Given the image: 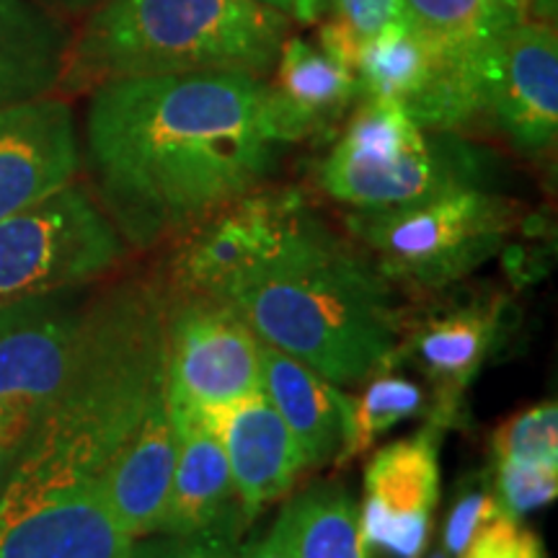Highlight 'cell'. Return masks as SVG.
Listing matches in <instances>:
<instances>
[{
	"instance_id": "6da1fadb",
	"label": "cell",
	"mask_w": 558,
	"mask_h": 558,
	"mask_svg": "<svg viewBox=\"0 0 558 558\" xmlns=\"http://www.w3.org/2000/svg\"><path fill=\"white\" fill-rule=\"evenodd\" d=\"M284 148L269 81L243 70L114 78L94 88L86 114L96 197L137 248L259 190Z\"/></svg>"
},
{
	"instance_id": "7a4b0ae2",
	"label": "cell",
	"mask_w": 558,
	"mask_h": 558,
	"mask_svg": "<svg viewBox=\"0 0 558 558\" xmlns=\"http://www.w3.org/2000/svg\"><path fill=\"white\" fill-rule=\"evenodd\" d=\"M166 300L148 279H124L90 295L68 378L34 424L0 492V509L101 486L166 380Z\"/></svg>"
},
{
	"instance_id": "3957f363",
	"label": "cell",
	"mask_w": 558,
	"mask_h": 558,
	"mask_svg": "<svg viewBox=\"0 0 558 558\" xmlns=\"http://www.w3.org/2000/svg\"><path fill=\"white\" fill-rule=\"evenodd\" d=\"M264 344L354 386L399 352V311L373 262L341 243L324 220L243 277L226 298Z\"/></svg>"
},
{
	"instance_id": "277c9868",
	"label": "cell",
	"mask_w": 558,
	"mask_h": 558,
	"mask_svg": "<svg viewBox=\"0 0 558 558\" xmlns=\"http://www.w3.org/2000/svg\"><path fill=\"white\" fill-rule=\"evenodd\" d=\"M290 19L256 0H104L70 41L65 86L243 70L267 78Z\"/></svg>"
},
{
	"instance_id": "5b68a950",
	"label": "cell",
	"mask_w": 558,
	"mask_h": 558,
	"mask_svg": "<svg viewBox=\"0 0 558 558\" xmlns=\"http://www.w3.org/2000/svg\"><path fill=\"white\" fill-rule=\"evenodd\" d=\"M514 220L512 199L492 190H463L383 213H349L347 228L388 282L437 292L494 259Z\"/></svg>"
},
{
	"instance_id": "8992f818",
	"label": "cell",
	"mask_w": 558,
	"mask_h": 558,
	"mask_svg": "<svg viewBox=\"0 0 558 558\" xmlns=\"http://www.w3.org/2000/svg\"><path fill=\"white\" fill-rule=\"evenodd\" d=\"M124 256V239L99 202L68 184L0 220V308L88 288Z\"/></svg>"
},
{
	"instance_id": "52a82bcc",
	"label": "cell",
	"mask_w": 558,
	"mask_h": 558,
	"mask_svg": "<svg viewBox=\"0 0 558 558\" xmlns=\"http://www.w3.org/2000/svg\"><path fill=\"white\" fill-rule=\"evenodd\" d=\"M166 388L173 403L202 414L262 390V339L228 300H166Z\"/></svg>"
},
{
	"instance_id": "ba28073f",
	"label": "cell",
	"mask_w": 558,
	"mask_h": 558,
	"mask_svg": "<svg viewBox=\"0 0 558 558\" xmlns=\"http://www.w3.org/2000/svg\"><path fill=\"white\" fill-rule=\"evenodd\" d=\"M320 218L298 190H254L186 233L173 256L177 295L226 298Z\"/></svg>"
},
{
	"instance_id": "9c48e42d",
	"label": "cell",
	"mask_w": 558,
	"mask_h": 558,
	"mask_svg": "<svg viewBox=\"0 0 558 558\" xmlns=\"http://www.w3.org/2000/svg\"><path fill=\"white\" fill-rule=\"evenodd\" d=\"M492 179V156L442 130H424L414 145L388 158H354L331 148L318 166L320 190L349 213H383L450 192L488 190Z\"/></svg>"
},
{
	"instance_id": "30bf717a",
	"label": "cell",
	"mask_w": 558,
	"mask_h": 558,
	"mask_svg": "<svg viewBox=\"0 0 558 558\" xmlns=\"http://www.w3.org/2000/svg\"><path fill=\"white\" fill-rule=\"evenodd\" d=\"M88 300L73 288L0 308V422L32 435L68 378Z\"/></svg>"
},
{
	"instance_id": "8fae6325",
	"label": "cell",
	"mask_w": 558,
	"mask_h": 558,
	"mask_svg": "<svg viewBox=\"0 0 558 558\" xmlns=\"http://www.w3.org/2000/svg\"><path fill=\"white\" fill-rule=\"evenodd\" d=\"M527 158H546L558 135V37L548 21L522 19L486 50L481 117Z\"/></svg>"
},
{
	"instance_id": "7c38bea8",
	"label": "cell",
	"mask_w": 558,
	"mask_h": 558,
	"mask_svg": "<svg viewBox=\"0 0 558 558\" xmlns=\"http://www.w3.org/2000/svg\"><path fill=\"white\" fill-rule=\"evenodd\" d=\"M439 442L442 427L432 422L418 435L386 445L367 463L360 512L365 556L422 558L439 501Z\"/></svg>"
},
{
	"instance_id": "4fadbf2b",
	"label": "cell",
	"mask_w": 558,
	"mask_h": 558,
	"mask_svg": "<svg viewBox=\"0 0 558 558\" xmlns=\"http://www.w3.org/2000/svg\"><path fill=\"white\" fill-rule=\"evenodd\" d=\"M78 132L65 101L41 99L0 109V220L73 184Z\"/></svg>"
},
{
	"instance_id": "5bb4252c",
	"label": "cell",
	"mask_w": 558,
	"mask_h": 558,
	"mask_svg": "<svg viewBox=\"0 0 558 558\" xmlns=\"http://www.w3.org/2000/svg\"><path fill=\"white\" fill-rule=\"evenodd\" d=\"M507 300L476 298L432 313L411 331L407 354L427 375L435 393L432 422L442 429L458 422L465 390L507 333Z\"/></svg>"
},
{
	"instance_id": "9a60e30c",
	"label": "cell",
	"mask_w": 558,
	"mask_h": 558,
	"mask_svg": "<svg viewBox=\"0 0 558 558\" xmlns=\"http://www.w3.org/2000/svg\"><path fill=\"white\" fill-rule=\"evenodd\" d=\"M132 546L101 486L0 509V558H130Z\"/></svg>"
},
{
	"instance_id": "2e32d148",
	"label": "cell",
	"mask_w": 558,
	"mask_h": 558,
	"mask_svg": "<svg viewBox=\"0 0 558 558\" xmlns=\"http://www.w3.org/2000/svg\"><path fill=\"white\" fill-rule=\"evenodd\" d=\"M173 465L177 424L163 380L132 437L101 476L104 501L130 538H145L160 530L169 505Z\"/></svg>"
},
{
	"instance_id": "e0dca14e",
	"label": "cell",
	"mask_w": 558,
	"mask_h": 558,
	"mask_svg": "<svg viewBox=\"0 0 558 558\" xmlns=\"http://www.w3.org/2000/svg\"><path fill=\"white\" fill-rule=\"evenodd\" d=\"M209 416L218 424L243 514L254 520L308 469L303 452L264 390Z\"/></svg>"
},
{
	"instance_id": "ac0fdd59",
	"label": "cell",
	"mask_w": 558,
	"mask_h": 558,
	"mask_svg": "<svg viewBox=\"0 0 558 558\" xmlns=\"http://www.w3.org/2000/svg\"><path fill=\"white\" fill-rule=\"evenodd\" d=\"M275 73L271 107L288 145L324 135L360 99L352 70L303 37L284 39Z\"/></svg>"
},
{
	"instance_id": "d6986e66",
	"label": "cell",
	"mask_w": 558,
	"mask_h": 558,
	"mask_svg": "<svg viewBox=\"0 0 558 558\" xmlns=\"http://www.w3.org/2000/svg\"><path fill=\"white\" fill-rule=\"evenodd\" d=\"M169 403L177 424V465L158 533L179 535L209 525L241 501L215 418L171 399Z\"/></svg>"
},
{
	"instance_id": "ffe728a7",
	"label": "cell",
	"mask_w": 558,
	"mask_h": 558,
	"mask_svg": "<svg viewBox=\"0 0 558 558\" xmlns=\"http://www.w3.org/2000/svg\"><path fill=\"white\" fill-rule=\"evenodd\" d=\"M262 390L288 424L308 469L339 456L349 399L333 383L262 341Z\"/></svg>"
},
{
	"instance_id": "44dd1931",
	"label": "cell",
	"mask_w": 558,
	"mask_h": 558,
	"mask_svg": "<svg viewBox=\"0 0 558 558\" xmlns=\"http://www.w3.org/2000/svg\"><path fill=\"white\" fill-rule=\"evenodd\" d=\"M73 34L37 0H0V109L50 96L62 83Z\"/></svg>"
},
{
	"instance_id": "7402d4cb",
	"label": "cell",
	"mask_w": 558,
	"mask_h": 558,
	"mask_svg": "<svg viewBox=\"0 0 558 558\" xmlns=\"http://www.w3.org/2000/svg\"><path fill=\"white\" fill-rule=\"evenodd\" d=\"M527 9L530 0H403L409 29L478 83L486 50L527 19Z\"/></svg>"
},
{
	"instance_id": "603a6c76",
	"label": "cell",
	"mask_w": 558,
	"mask_h": 558,
	"mask_svg": "<svg viewBox=\"0 0 558 558\" xmlns=\"http://www.w3.org/2000/svg\"><path fill=\"white\" fill-rule=\"evenodd\" d=\"M288 509L298 558H367L360 509L347 488L313 486L292 499Z\"/></svg>"
},
{
	"instance_id": "cb8c5ba5",
	"label": "cell",
	"mask_w": 558,
	"mask_h": 558,
	"mask_svg": "<svg viewBox=\"0 0 558 558\" xmlns=\"http://www.w3.org/2000/svg\"><path fill=\"white\" fill-rule=\"evenodd\" d=\"M432 403L418 383L378 369L369 375L360 399H349L344 439H341L339 463L357 458L375 439L386 435L396 424L422 416Z\"/></svg>"
},
{
	"instance_id": "d4e9b609",
	"label": "cell",
	"mask_w": 558,
	"mask_h": 558,
	"mask_svg": "<svg viewBox=\"0 0 558 558\" xmlns=\"http://www.w3.org/2000/svg\"><path fill=\"white\" fill-rule=\"evenodd\" d=\"M494 460L558 465V403L543 401L499 424L492 437Z\"/></svg>"
},
{
	"instance_id": "484cf974",
	"label": "cell",
	"mask_w": 558,
	"mask_h": 558,
	"mask_svg": "<svg viewBox=\"0 0 558 558\" xmlns=\"http://www.w3.org/2000/svg\"><path fill=\"white\" fill-rule=\"evenodd\" d=\"M248 522L241 505H235L215 522L192 533H163V538L132 546L130 558H235L241 533Z\"/></svg>"
},
{
	"instance_id": "4316f807",
	"label": "cell",
	"mask_w": 558,
	"mask_h": 558,
	"mask_svg": "<svg viewBox=\"0 0 558 558\" xmlns=\"http://www.w3.org/2000/svg\"><path fill=\"white\" fill-rule=\"evenodd\" d=\"M492 488L501 512L525 518L558 497V465L494 460Z\"/></svg>"
},
{
	"instance_id": "83f0119b",
	"label": "cell",
	"mask_w": 558,
	"mask_h": 558,
	"mask_svg": "<svg viewBox=\"0 0 558 558\" xmlns=\"http://www.w3.org/2000/svg\"><path fill=\"white\" fill-rule=\"evenodd\" d=\"M501 512L497 497H494L492 481L476 478L463 484L460 494L452 501L448 520H445V533H442V550L450 558H460L465 546H469L476 530L497 518Z\"/></svg>"
},
{
	"instance_id": "f1b7e54d",
	"label": "cell",
	"mask_w": 558,
	"mask_h": 558,
	"mask_svg": "<svg viewBox=\"0 0 558 558\" xmlns=\"http://www.w3.org/2000/svg\"><path fill=\"white\" fill-rule=\"evenodd\" d=\"M460 558H548L546 548L520 518L499 512L476 530Z\"/></svg>"
},
{
	"instance_id": "f546056e",
	"label": "cell",
	"mask_w": 558,
	"mask_h": 558,
	"mask_svg": "<svg viewBox=\"0 0 558 558\" xmlns=\"http://www.w3.org/2000/svg\"><path fill=\"white\" fill-rule=\"evenodd\" d=\"M339 24H344L357 39L407 24L403 0H329Z\"/></svg>"
},
{
	"instance_id": "4dcf8cb0",
	"label": "cell",
	"mask_w": 558,
	"mask_h": 558,
	"mask_svg": "<svg viewBox=\"0 0 558 558\" xmlns=\"http://www.w3.org/2000/svg\"><path fill=\"white\" fill-rule=\"evenodd\" d=\"M235 558H298L295 538H292L290 509L284 507L279 520L275 522V527L262 541H254L251 546L239 550Z\"/></svg>"
},
{
	"instance_id": "1f68e13d",
	"label": "cell",
	"mask_w": 558,
	"mask_h": 558,
	"mask_svg": "<svg viewBox=\"0 0 558 558\" xmlns=\"http://www.w3.org/2000/svg\"><path fill=\"white\" fill-rule=\"evenodd\" d=\"M26 439H29V432L0 422V492H3L5 481H9Z\"/></svg>"
},
{
	"instance_id": "d6a6232c",
	"label": "cell",
	"mask_w": 558,
	"mask_h": 558,
	"mask_svg": "<svg viewBox=\"0 0 558 558\" xmlns=\"http://www.w3.org/2000/svg\"><path fill=\"white\" fill-rule=\"evenodd\" d=\"M256 3L275 9L292 21H303V24L318 21L320 11H324V0H256Z\"/></svg>"
},
{
	"instance_id": "836d02e7",
	"label": "cell",
	"mask_w": 558,
	"mask_h": 558,
	"mask_svg": "<svg viewBox=\"0 0 558 558\" xmlns=\"http://www.w3.org/2000/svg\"><path fill=\"white\" fill-rule=\"evenodd\" d=\"M47 11L58 13V16H81V13H90L99 9L104 0H37Z\"/></svg>"
},
{
	"instance_id": "e575fe53",
	"label": "cell",
	"mask_w": 558,
	"mask_h": 558,
	"mask_svg": "<svg viewBox=\"0 0 558 558\" xmlns=\"http://www.w3.org/2000/svg\"><path fill=\"white\" fill-rule=\"evenodd\" d=\"M429 558H450L448 554H445V550L442 548H437V550H432V554H429Z\"/></svg>"
}]
</instances>
